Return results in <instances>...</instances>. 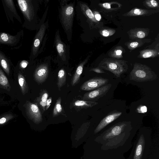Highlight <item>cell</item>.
<instances>
[{"mask_svg": "<svg viewBox=\"0 0 159 159\" xmlns=\"http://www.w3.org/2000/svg\"><path fill=\"white\" fill-rule=\"evenodd\" d=\"M129 80L137 82L150 81L156 80L157 76L148 66L135 62L129 75Z\"/></svg>", "mask_w": 159, "mask_h": 159, "instance_id": "cell-1", "label": "cell"}, {"mask_svg": "<svg viewBox=\"0 0 159 159\" xmlns=\"http://www.w3.org/2000/svg\"><path fill=\"white\" fill-rule=\"evenodd\" d=\"M127 61H126L114 58H105L100 61L98 67L102 70L112 73L116 78H119L128 69Z\"/></svg>", "mask_w": 159, "mask_h": 159, "instance_id": "cell-2", "label": "cell"}, {"mask_svg": "<svg viewBox=\"0 0 159 159\" xmlns=\"http://www.w3.org/2000/svg\"><path fill=\"white\" fill-rule=\"evenodd\" d=\"M74 7L71 4L62 6L61 11V20L64 27L67 31L72 30L74 15Z\"/></svg>", "mask_w": 159, "mask_h": 159, "instance_id": "cell-3", "label": "cell"}, {"mask_svg": "<svg viewBox=\"0 0 159 159\" xmlns=\"http://www.w3.org/2000/svg\"><path fill=\"white\" fill-rule=\"evenodd\" d=\"M26 114L29 118L34 123L38 124L43 121L42 113L35 103L27 101L25 105Z\"/></svg>", "mask_w": 159, "mask_h": 159, "instance_id": "cell-4", "label": "cell"}, {"mask_svg": "<svg viewBox=\"0 0 159 159\" xmlns=\"http://www.w3.org/2000/svg\"><path fill=\"white\" fill-rule=\"evenodd\" d=\"M112 86L111 84L102 86L92 91L85 93L82 98V100L94 101L105 96Z\"/></svg>", "mask_w": 159, "mask_h": 159, "instance_id": "cell-5", "label": "cell"}, {"mask_svg": "<svg viewBox=\"0 0 159 159\" xmlns=\"http://www.w3.org/2000/svg\"><path fill=\"white\" fill-rule=\"evenodd\" d=\"M109 80L102 77H95L85 82L80 89L83 91H89L99 88L107 84Z\"/></svg>", "mask_w": 159, "mask_h": 159, "instance_id": "cell-6", "label": "cell"}, {"mask_svg": "<svg viewBox=\"0 0 159 159\" xmlns=\"http://www.w3.org/2000/svg\"><path fill=\"white\" fill-rule=\"evenodd\" d=\"M122 113L121 112L116 110L110 112L99 123L94 130V133H96L101 130L108 124L117 119Z\"/></svg>", "mask_w": 159, "mask_h": 159, "instance_id": "cell-7", "label": "cell"}, {"mask_svg": "<svg viewBox=\"0 0 159 159\" xmlns=\"http://www.w3.org/2000/svg\"><path fill=\"white\" fill-rule=\"evenodd\" d=\"M80 6L82 11L87 18L89 24L92 28H100L103 26V23L98 22L95 19L93 12L86 4L83 3Z\"/></svg>", "mask_w": 159, "mask_h": 159, "instance_id": "cell-8", "label": "cell"}, {"mask_svg": "<svg viewBox=\"0 0 159 159\" xmlns=\"http://www.w3.org/2000/svg\"><path fill=\"white\" fill-rule=\"evenodd\" d=\"M19 6L25 17L29 21L32 20L34 16V11L30 1L26 0L17 1Z\"/></svg>", "mask_w": 159, "mask_h": 159, "instance_id": "cell-9", "label": "cell"}, {"mask_svg": "<svg viewBox=\"0 0 159 159\" xmlns=\"http://www.w3.org/2000/svg\"><path fill=\"white\" fill-rule=\"evenodd\" d=\"M159 12V10L148 9L134 7L129 11L122 14L124 16H151Z\"/></svg>", "mask_w": 159, "mask_h": 159, "instance_id": "cell-10", "label": "cell"}, {"mask_svg": "<svg viewBox=\"0 0 159 159\" xmlns=\"http://www.w3.org/2000/svg\"><path fill=\"white\" fill-rule=\"evenodd\" d=\"M49 69L46 64L40 65L36 69L34 75L35 81L38 84H42L47 79L48 75Z\"/></svg>", "mask_w": 159, "mask_h": 159, "instance_id": "cell-11", "label": "cell"}, {"mask_svg": "<svg viewBox=\"0 0 159 159\" xmlns=\"http://www.w3.org/2000/svg\"><path fill=\"white\" fill-rule=\"evenodd\" d=\"M150 29L147 28L135 27L127 32L130 39L145 38L149 34Z\"/></svg>", "mask_w": 159, "mask_h": 159, "instance_id": "cell-12", "label": "cell"}, {"mask_svg": "<svg viewBox=\"0 0 159 159\" xmlns=\"http://www.w3.org/2000/svg\"><path fill=\"white\" fill-rule=\"evenodd\" d=\"M98 104L95 101L84 100H76L72 102L70 104V107L73 108L77 111H80L83 109L91 108Z\"/></svg>", "mask_w": 159, "mask_h": 159, "instance_id": "cell-13", "label": "cell"}, {"mask_svg": "<svg viewBox=\"0 0 159 159\" xmlns=\"http://www.w3.org/2000/svg\"><path fill=\"white\" fill-rule=\"evenodd\" d=\"M152 40L150 39H131L126 42L125 45L130 50V52L136 48H140L145 43H150Z\"/></svg>", "mask_w": 159, "mask_h": 159, "instance_id": "cell-14", "label": "cell"}, {"mask_svg": "<svg viewBox=\"0 0 159 159\" xmlns=\"http://www.w3.org/2000/svg\"><path fill=\"white\" fill-rule=\"evenodd\" d=\"M127 123L126 122L123 121L113 126L108 130L105 134V137L110 138L120 134L127 125Z\"/></svg>", "mask_w": 159, "mask_h": 159, "instance_id": "cell-15", "label": "cell"}, {"mask_svg": "<svg viewBox=\"0 0 159 159\" xmlns=\"http://www.w3.org/2000/svg\"><path fill=\"white\" fill-rule=\"evenodd\" d=\"M98 5L100 7L101 10L105 12L117 11L122 6L121 4L116 1L99 3Z\"/></svg>", "mask_w": 159, "mask_h": 159, "instance_id": "cell-16", "label": "cell"}, {"mask_svg": "<svg viewBox=\"0 0 159 159\" xmlns=\"http://www.w3.org/2000/svg\"><path fill=\"white\" fill-rule=\"evenodd\" d=\"M46 26L42 25L36 34L34 39L32 48L33 55H35L38 51L40 43L43 37L45 31Z\"/></svg>", "mask_w": 159, "mask_h": 159, "instance_id": "cell-17", "label": "cell"}, {"mask_svg": "<svg viewBox=\"0 0 159 159\" xmlns=\"http://www.w3.org/2000/svg\"><path fill=\"white\" fill-rule=\"evenodd\" d=\"M159 56V48L144 49L139 52L137 57L139 58H155Z\"/></svg>", "mask_w": 159, "mask_h": 159, "instance_id": "cell-18", "label": "cell"}, {"mask_svg": "<svg viewBox=\"0 0 159 159\" xmlns=\"http://www.w3.org/2000/svg\"><path fill=\"white\" fill-rule=\"evenodd\" d=\"M89 57H88V58H87L83 62L80 64L77 67L72 78L71 82L72 86H75L79 82L80 76L83 72L84 66L87 62Z\"/></svg>", "mask_w": 159, "mask_h": 159, "instance_id": "cell-19", "label": "cell"}, {"mask_svg": "<svg viewBox=\"0 0 159 159\" xmlns=\"http://www.w3.org/2000/svg\"><path fill=\"white\" fill-rule=\"evenodd\" d=\"M55 43L58 54L63 61L66 60L65 49L63 43L61 39L59 33L57 32L55 37Z\"/></svg>", "mask_w": 159, "mask_h": 159, "instance_id": "cell-20", "label": "cell"}, {"mask_svg": "<svg viewBox=\"0 0 159 159\" xmlns=\"http://www.w3.org/2000/svg\"><path fill=\"white\" fill-rule=\"evenodd\" d=\"M125 52V49L122 47L117 46L109 51L108 55L110 57L120 59L123 58V54Z\"/></svg>", "mask_w": 159, "mask_h": 159, "instance_id": "cell-21", "label": "cell"}, {"mask_svg": "<svg viewBox=\"0 0 159 159\" xmlns=\"http://www.w3.org/2000/svg\"><path fill=\"white\" fill-rule=\"evenodd\" d=\"M17 41L16 37L5 33H0V43L13 44Z\"/></svg>", "mask_w": 159, "mask_h": 159, "instance_id": "cell-22", "label": "cell"}, {"mask_svg": "<svg viewBox=\"0 0 159 159\" xmlns=\"http://www.w3.org/2000/svg\"><path fill=\"white\" fill-rule=\"evenodd\" d=\"M61 98L59 97L57 100L52 112V117L57 116L60 115L66 116L63 108L61 105Z\"/></svg>", "mask_w": 159, "mask_h": 159, "instance_id": "cell-23", "label": "cell"}, {"mask_svg": "<svg viewBox=\"0 0 159 159\" xmlns=\"http://www.w3.org/2000/svg\"><path fill=\"white\" fill-rule=\"evenodd\" d=\"M144 145V140L143 135L140 136L135 151L134 159H141Z\"/></svg>", "mask_w": 159, "mask_h": 159, "instance_id": "cell-24", "label": "cell"}, {"mask_svg": "<svg viewBox=\"0 0 159 159\" xmlns=\"http://www.w3.org/2000/svg\"><path fill=\"white\" fill-rule=\"evenodd\" d=\"M66 72L64 69H61L58 73L57 85L59 89L64 86L66 81Z\"/></svg>", "mask_w": 159, "mask_h": 159, "instance_id": "cell-25", "label": "cell"}, {"mask_svg": "<svg viewBox=\"0 0 159 159\" xmlns=\"http://www.w3.org/2000/svg\"><path fill=\"white\" fill-rule=\"evenodd\" d=\"M18 81L23 94L28 92V86L24 76L20 73L18 75Z\"/></svg>", "mask_w": 159, "mask_h": 159, "instance_id": "cell-26", "label": "cell"}, {"mask_svg": "<svg viewBox=\"0 0 159 159\" xmlns=\"http://www.w3.org/2000/svg\"><path fill=\"white\" fill-rule=\"evenodd\" d=\"M143 5L147 8L159 10V2L158 0H145L143 2Z\"/></svg>", "mask_w": 159, "mask_h": 159, "instance_id": "cell-27", "label": "cell"}, {"mask_svg": "<svg viewBox=\"0 0 159 159\" xmlns=\"http://www.w3.org/2000/svg\"><path fill=\"white\" fill-rule=\"evenodd\" d=\"M101 35L104 37H109L113 35L116 32L115 29L107 27H102L99 31Z\"/></svg>", "mask_w": 159, "mask_h": 159, "instance_id": "cell-28", "label": "cell"}, {"mask_svg": "<svg viewBox=\"0 0 159 159\" xmlns=\"http://www.w3.org/2000/svg\"><path fill=\"white\" fill-rule=\"evenodd\" d=\"M0 65L8 75L10 73V66L8 62L4 55L0 52Z\"/></svg>", "mask_w": 159, "mask_h": 159, "instance_id": "cell-29", "label": "cell"}, {"mask_svg": "<svg viewBox=\"0 0 159 159\" xmlns=\"http://www.w3.org/2000/svg\"><path fill=\"white\" fill-rule=\"evenodd\" d=\"M0 88L7 90L10 88L8 80L0 68Z\"/></svg>", "mask_w": 159, "mask_h": 159, "instance_id": "cell-30", "label": "cell"}, {"mask_svg": "<svg viewBox=\"0 0 159 159\" xmlns=\"http://www.w3.org/2000/svg\"><path fill=\"white\" fill-rule=\"evenodd\" d=\"M4 3L9 9L16 16H18L15 7L12 0H4Z\"/></svg>", "mask_w": 159, "mask_h": 159, "instance_id": "cell-31", "label": "cell"}, {"mask_svg": "<svg viewBox=\"0 0 159 159\" xmlns=\"http://www.w3.org/2000/svg\"><path fill=\"white\" fill-rule=\"evenodd\" d=\"M14 116L11 114H5L0 116V125L7 123Z\"/></svg>", "mask_w": 159, "mask_h": 159, "instance_id": "cell-32", "label": "cell"}, {"mask_svg": "<svg viewBox=\"0 0 159 159\" xmlns=\"http://www.w3.org/2000/svg\"><path fill=\"white\" fill-rule=\"evenodd\" d=\"M49 93L46 89L42 90L39 93V96L37 98L43 102H46L48 99Z\"/></svg>", "mask_w": 159, "mask_h": 159, "instance_id": "cell-33", "label": "cell"}, {"mask_svg": "<svg viewBox=\"0 0 159 159\" xmlns=\"http://www.w3.org/2000/svg\"><path fill=\"white\" fill-rule=\"evenodd\" d=\"M34 103L38 106L40 109H41L43 113L46 111V102H42L36 98L34 101Z\"/></svg>", "mask_w": 159, "mask_h": 159, "instance_id": "cell-34", "label": "cell"}, {"mask_svg": "<svg viewBox=\"0 0 159 159\" xmlns=\"http://www.w3.org/2000/svg\"><path fill=\"white\" fill-rule=\"evenodd\" d=\"M147 107L145 106H140L137 108V112L140 113H144L147 112Z\"/></svg>", "mask_w": 159, "mask_h": 159, "instance_id": "cell-35", "label": "cell"}, {"mask_svg": "<svg viewBox=\"0 0 159 159\" xmlns=\"http://www.w3.org/2000/svg\"><path fill=\"white\" fill-rule=\"evenodd\" d=\"M93 13L95 19L97 21L100 22V21L102 19V16L99 12L98 11H95Z\"/></svg>", "mask_w": 159, "mask_h": 159, "instance_id": "cell-36", "label": "cell"}, {"mask_svg": "<svg viewBox=\"0 0 159 159\" xmlns=\"http://www.w3.org/2000/svg\"><path fill=\"white\" fill-rule=\"evenodd\" d=\"M90 71H93L98 73H106L102 69L98 67L92 68L90 69Z\"/></svg>", "mask_w": 159, "mask_h": 159, "instance_id": "cell-37", "label": "cell"}, {"mask_svg": "<svg viewBox=\"0 0 159 159\" xmlns=\"http://www.w3.org/2000/svg\"><path fill=\"white\" fill-rule=\"evenodd\" d=\"M52 101V98L50 97L47 100L46 103V111H47L50 106Z\"/></svg>", "mask_w": 159, "mask_h": 159, "instance_id": "cell-38", "label": "cell"}, {"mask_svg": "<svg viewBox=\"0 0 159 159\" xmlns=\"http://www.w3.org/2000/svg\"><path fill=\"white\" fill-rule=\"evenodd\" d=\"M28 64V62L27 61H22L20 63V66L22 68H25L27 66Z\"/></svg>", "mask_w": 159, "mask_h": 159, "instance_id": "cell-39", "label": "cell"}]
</instances>
